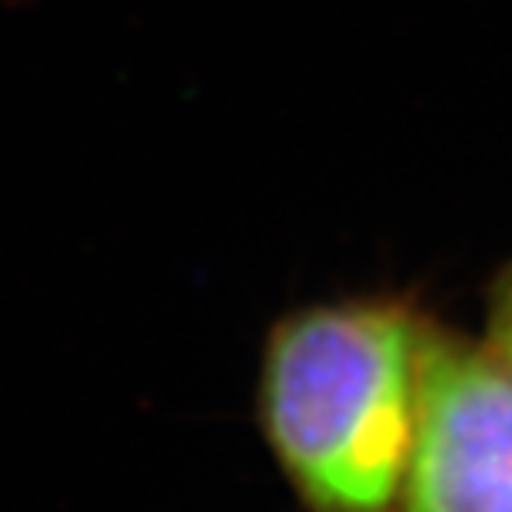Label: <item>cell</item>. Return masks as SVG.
I'll list each match as a JSON object with an SVG mask.
<instances>
[{
  "mask_svg": "<svg viewBox=\"0 0 512 512\" xmlns=\"http://www.w3.org/2000/svg\"><path fill=\"white\" fill-rule=\"evenodd\" d=\"M423 326L393 303H333L276 330L263 419L320 512H393L416 429Z\"/></svg>",
  "mask_w": 512,
  "mask_h": 512,
  "instance_id": "cell-1",
  "label": "cell"
},
{
  "mask_svg": "<svg viewBox=\"0 0 512 512\" xmlns=\"http://www.w3.org/2000/svg\"><path fill=\"white\" fill-rule=\"evenodd\" d=\"M399 512H512V370L493 350L423 330Z\"/></svg>",
  "mask_w": 512,
  "mask_h": 512,
  "instance_id": "cell-2",
  "label": "cell"
},
{
  "mask_svg": "<svg viewBox=\"0 0 512 512\" xmlns=\"http://www.w3.org/2000/svg\"><path fill=\"white\" fill-rule=\"evenodd\" d=\"M489 350L512 370V273L503 283V290H499V300L493 310V343H489Z\"/></svg>",
  "mask_w": 512,
  "mask_h": 512,
  "instance_id": "cell-3",
  "label": "cell"
}]
</instances>
